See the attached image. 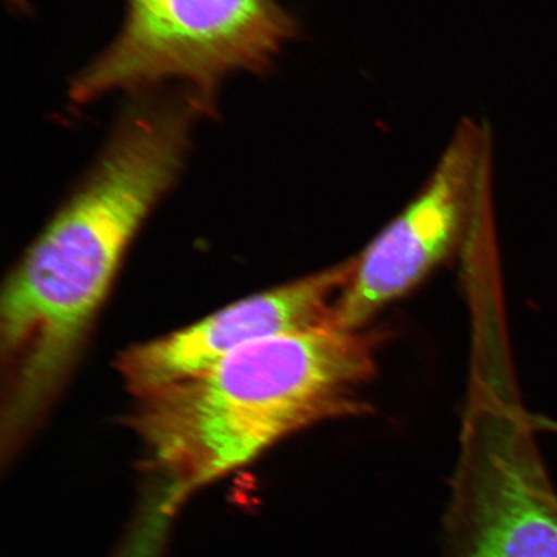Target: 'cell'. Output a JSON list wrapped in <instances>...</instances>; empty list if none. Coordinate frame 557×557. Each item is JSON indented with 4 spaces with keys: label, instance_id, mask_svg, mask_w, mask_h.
Returning a JSON list of instances; mask_svg holds the SVG:
<instances>
[{
    "label": "cell",
    "instance_id": "cell-1",
    "mask_svg": "<svg viewBox=\"0 0 557 557\" xmlns=\"http://www.w3.org/2000/svg\"><path fill=\"white\" fill-rule=\"evenodd\" d=\"M199 115L184 94L138 95L7 278L0 298L4 459L17 455L64 389L125 252L184 169Z\"/></svg>",
    "mask_w": 557,
    "mask_h": 557
},
{
    "label": "cell",
    "instance_id": "cell-2",
    "mask_svg": "<svg viewBox=\"0 0 557 557\" xmlns=\"http://www.w3.org/2000/svg\"><path fill=\"white\" fill-rule=\"evenodd\" d=\"M381 341V332L332 326L259 341L136 398L132 426L158 479L190 496L299 430L367 413L360 389Z\"/></svg>",
    "mask_w": 557,
    "mask_h": 557
},
{
    "label": "cell",
    "instance_id": "cell-3",
    "mask_svg": "<svg viewBox=\"0 0 557 557\" xmlns=\"http://www.w3.org/2000/svg\"><path fill=\"white\" fill-rule=\"evenodd\" d=\"M296 33L276 0H128L120 34L70 95L87 103L176 79L208 114L227 75L264 72Z\"/></svg>",
    "mask_w": 557,
    "mask_h": 557
},
{
    "label": "cell",
    "instance_id": "cell-4",
    "mask_svg": "<svg viewBox=\"0 0 557 557\" xmlns=\"http://www.w3.org/2000/svg\"><path fill=\"white\" fill-rule=\"evenodd\" d=\"M441 557H557V491L531 423L507 416L466 447Z\"/></svg>",
    "mask_w": 557,
    "mask_h": 557
},
{
    "label": "cell",
    "instance_id": "cell-5",
    "mask_svg": "<svg viewBox=\"0 0 557 557\" xmlns=\"http://www.w3.org/2000/svg\"><path fill=\"white\" fill-rule=\"evenodd\" d=\"M490 160L485 128L465 121L422 191L358 257L332 329L360 331L450 252L491 176Z\"/></svg>",
    "mask_w": 557,
    "mask_h": 557
},
{
    "label": "cell",
    "instance_id": "cell-6",
    "mask_svg": "<svg viewBox=\"0 0 557 557\" xmlns=\"http://www.w3.org/2000/svg\"><path fill=\"white\" fill-rule=\"evenodd\" d=\"M357 264L348 260L281 287L240 299L200 322L138 344L116 359L135 398L194 377L259 341L332 326L334 306Z\"/></svg>",
    "mask_w": 557,
    "mask_h": 557
}]
</instances>
